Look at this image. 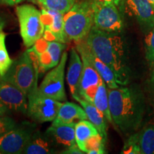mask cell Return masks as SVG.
I'll use <instances>...</instances> for the list:
<instances>
[{
  "label": "cell",
  "mask_w": 154,
  "mask_h": 154,
  "mask_svg": "<svg viewBox=\"0 0 154 154\" xmlns=\"http://www.w3.org/2000/svg\"><path fill=\"white\" fill-rule=\"evenodd\" d=\"M92 2H103V3H112L116 5L117 7L121 5L122 0H91Z\"/></svg>",
  "instance_id": "obj_32"
},
{
  "label": "cell",
  "mask_w": 154,
  "mask_h": 154,
  "mask_svg": "<svg viewBox=\"0 0 154 154\" xmlns=\"http://www.w3.org/2000/svg\"><path fill=\"white\" fill-rule=\"evenodd\" d=\"M109 109L113 124L124 135L134 134L143 118V96L138 88L119 86L108 88Z\"/></svg>",
  "instance_id": "obj_2"
},
{
  "label": "cell",
  "mask_w": 154,
  "mask_h": 154,
  "mask_svg": "<svg viewBox=\"0 0 154 154\" xmlns=\"http://www.w3.org/2000/svg\"><path fill=\"white\" fill-rule=\"evenodd\" d=\"M91 51L108 65L119 86H126L131 81L128 50L126 42L119 33L106 32L93 26L85 39Z\"/></svg>",
  "instance_id": "obj_1"
},
{
  "label": "cell",
  "mask_w": 154,
  "mask_h": 154,
  "mask_svg": "<svg viewBox=\"0 0 154 154\" xmlns=\"http://www.w3.org/2000/svg\"><path fill=\"white\" fill-rule=\"evenodd\" d=\"M146 59L150 67L154 68V27L149 31L144 39Z\"/></svg>",
  "instance_id": "obj_27"
},
{
  "label": "cell",
  "mask_w": 154,
  "mask_h": 154,
  "mask_svg": "<svg viewBox=\"0 0 154 154\" xmlns=\"http://www.w3.org/2000/svg\"><path fill=\"white\" fill-rule=\"evenodd\" d=\"M126 12L136 19L142 27L151 30L154 27V7L149 0H122Z\"/></svg>",
  "instance_id": "obj_12"
},
{
  "label": "cell",
  "mask_w": 154,
  "mask_h": 154,
  "mask_svg": "<svg viewBox=\"0 0 154 154\" xmlns=\"http://www.w3.org/2000/svg\"><path fill=\"white\" fill-rule=\"evenodd\" d=\"M152 82H153L154 84V68H153V75H152Z\"/></svg>",
  "instance_id": "obj_35"
},
{
  "label": "cell",
  "mask_w": 154,
  "mask_h": 154,
  "mask_svg": "<svg viewBox=\"0 0 154 154\" xmlns=\"http://www.w3.org/2000/svg\"><path fill=\"white\" fill-rule=\"evenodd\" d=\"M141 154H154V124L140 132Z\"/></svg>",
  "instance_id": "obj_22"
},
{
  "label": "cell",
  "mask_w": 154,
  "mask_h": 154,
  "mask_svg": "<svg viewBox=\"0 0 154 154\" xmlns=\"http://www.w3.org/2000/svg\"><path fill=\"white\" fill-rule=\"evenodd\" d=\"M24 0H0V2L9 6H14L21 3Z\"/></svg>",
  "instance_id": "obj_31"
},
{
  "label": "cell",
  "mask_w": 154,
  "mask_h": 154,
  "mask_svg": "<svg viewBox=\"0 0 154 154\" xmlns=\"http://www.w3.org/2000/svg\"><path fill=\"white\" fill-rule=\"evenodd\" d=\"M17 123L14 119L7 116H0V136L8 132L17 126Z\"/></svg>",
  "instance_id": "obj_28"
},
{
  "label": "cell",
  "mask_w": 154,
  "mask_h": 154,
  "mask_svg": "<svg viewBox=\"0 0 154 154\" xmlns=\"http://www.w3.org/2000/svg\"><path fill=\"white\" fill-rule=\"evenodd\" d=\"M76 124L49 126L46 131L52 137L61 151L76 143L75 138V126Z\"/></svg>",
  "instance_id": "obj_16"
},
{
  "label": "cell",
  "mask_w": 154,
  "mask_h": 154,
  "mask_svg": "<svg viewBox=\"0 0 154 154\" xmlns=\"http://www.w3.org/2000/svg\"><path fill=\"white\" fill-rule=\"evenodd\" d=\"M20 28V34L24 46L30 48L43 37L45 26L42 22L41 11L32 5H22L16 7Z\"/></svg>",
  "instance_id": "obj_5"
},
{
  "label": "cell",
  "mask_w": 154,
  "mask_h": 154,
  "mask_svg": "<svg viewBox=\"0 0 154 154\" xmlns=\"http://www.w3.org/2000/svg\"><path fill=\"white\" fill-rule=\"evenodd\" d=\"M27 1L34 4H38V0H27Z\"/></svg>",
  "instance_id": "obj_34"
},
{
  "label": "cell",
  "mask_w": 154,
  "mask_h": 154,
  "mask_svg": "<svg viewBox=\"0 0 154 154\" xmlns=\"http://www.w3.org/2000/svg\"><path fill=\"white\" fill-rule=\"evenodd\" d=\"M36 125L29 122H23L3 136H0V152L4 154H21L27 146Z\"/></svg>",
  "instance_id": "obj_7"
},
{
  "label": "cell",
  "mask_w": 154,
  "mask_h": 154,
  "mask_svg": "<svg viewBox=\"0 0 154 154\" xmlns=\"http://www.w3.org/2000/svg\"><path fill=\"white\" fill-rule=\"evenodd\" d=\"M73 98L80 103V105L82 106L83 109L85 111L88 120L96 126L100 135L106 141L107 121L105 119L103 113L95 106V105L93 103L86 101V100L82 99L79 96H75Z\"/></svg>",
  "instance_id": "obj_18"
},
{
  "label": "cell",
  "mask_w": 154,
  "mask_h": 154,
  "mask_svg": "<svg viewBox=\"0 0 154 154\" xmlns=\"http://www.w3.org/2000/svg\"><path fill=\"white\" fill-rule=\"evenodd\" d=\"M85 119H88L87 116L82 106L72 102H65L61 106L57 117L52 121L51 125L59 126L76 124L79 121Z\"/></svg>",
  "instance_id": "obj_15"
},
{
  "label": "cell",
  "mask_w": 154,
  "mask_h": 154,
  "mask_svg": "<svg viewBox=\"0 0 154 154\" xmlns=\"http://www.w3.org/2000/svg\"><path fill=\"white\" fill-rule=\"evenodd\" d=\"M5 24H6V22H5V19L0 16V32H1V31H2L3 28L5 26Z\"/></svg>",
  "instance_id": "obj_33"
},
{
  "label": "cell",
  "mask_w": 154,
  "mask_h": 154,
  "mask_svg": "<svg viewBox=\"0 0 154 154\" xmlns=\"http://www.w3.org/2000/svg\"><path fill=\"white\" fill-rule=\"evenodd\" d=\"M39 71L38 58L26 49L13 62L6 74L1 79L14 84L26 96L38 90V75Z\"/></svg>",
  "instance_id": "obj_3"
},
{
  "label": "cell",
  "mask_w": 154,
  "mask_h": 154,
  "mask_svg": "<svg viewBox=\"0 0 154 154\" xmlns=\"http://www.w3.org/2000/svg\"><path fill=\"white\" fill-rule=\"evenodd\" d=\"M51 15V21L48 26H45L46 29L49 30L54 36L56 41L61 43H66L69 40L64 29V14L58 11L47 9Z\"/></svg>",
  "instance_id": "obj_20"
},
{
  "label": "cell",
  "mask_w": 154,
  "mask_h": 154,
  "mask_svg": "<svg viewBox=\"0 0 154 154\" xmlns=\"http://www.w3.org/2000/svg\"><path fill=\"white\" fill-rule=\"evenodd\" d=\"M64 29L69 40L82 42L94 26V11L91 0L76 2L63 17Z\"/></svg>",
  "instance_id": "obj_4"
},
{
  "label": "cell",
  "mask_w": 154,
  "mask_h": 154,
  "mask_svg": "<svg viewBox=\"0 0 154 154\" xmlns=\"http://www.w3.org/2000/svg\"><path fill=\"white\" fill-rule=\"evenodd\" d=\"M94 26L106 32L120 33L124 28L122 17L117 6L112 3L92 2Z\"/></svg>",
  "instance_id": "obj_9"
},
{
  "label": "cell",
  "mask_w": 154,
  "mask_h": 154,
  "mask_svg": "<svg viewBox=\"0 0 154 154\" xmlns=\"http://www.w3.org/2000/svg\"><path fill=\"white\" fill-rule=\"evenodd\" d=\"M0 101L10 111L26 114L27 96L18 87L0 78Z\"/></svg>",
  "instance_id": "obj_11"
},
{
  "label": "cell",
  "mask_w": 154,
  "mask_h": 154,
  "mask_svg": "<svg viewBox=\"0 0 154 154\" xmlns=\"http://www.w3.org/2000/svg\"><path fill=\"white\" fill-rule=\"evenodd\" d=\"M27 114L35 122L42 123L53 121L57 117L62 102L43 96L38 90L32 92L27 96Z\"/></svg>",
  "instance_id": "obj_8"
},
{
  "label": "cell",
  "mask_w": 154,
  "mask_h": 154,
  "mask_svg": "<svg viewBox=\"0 0 154 154\" xmlns=\"http://www.w3.org/2000/svg\"><path fill=\"white\" fill-rule=\"evenodd\" d=\"M81 58L83 62V69L77 96L93 103L98 87L103 79L85 57L81 56Z\"/></svg>",
  "instance_id": "obj_10"
},
{
  "label": "cell",
  "mask_w": 154,
  "mask_h": 154,
  "mask_svg": "<svg viewBox=\"0 0 154 154\" xmlns=\"http://www.w3.org/2000/svg\"><path fill=\"white\" fill-rule=\"evenodd\" d=\"M61 149L57 146L50 135L41 131L36 130L23 151L24 154H52L61 152ZM59 152V153H60Z\"/></svg>",
  "instance_id": "obj_14"
},
{
  "label": "cell",
  "mask_w": 154,
  "mask_h": 154,
  "mask_svg": "<svg viewBox=\"0 0 154 154\" xmlns=\"http://www.w3.org/2000/svg\"><path fill=\"white\" fill-rule=\"evenodd\" d=\"M149 2H150V3L152 5V6L154 7V0H149Z\"/></svg>",
  "instance_id": "obj_36"
},
{
  "label": "cell",
  "mask_w": 154,
  "mask_h": 154,
  "mask_svg": "<svg viewBox=\"0 0 154 154\" xmlns=\"http://www.w3.org/2000/svg\"><path fill=\"white\" fill-rule=\"evenodd\" d=\"M76 0H38L43 8L58 11L65 14L72 9Z\"/></svg>",
  "instance_id": "obj_24"
},
{
  "label": "cell",
  "mask_w": 154,
  "mask_h": 154,
  "mask_svg": "<svg viewBox=\"0 0 154 154\" xmlns=\"http://www.w3.org/2000/svg\"><path fill=\"white\" fill-rule=\"evenodd\" d=\"M66 48V44L57 41H51L48 42L47 52L49 53L51 59L52 68L57 66L61 60V53Z\"/></svg>",
  "instance_id": "obj_25"
},
{
  "label": "cell",
  "mask_w": 154,
  "mask_h": 154,
  "mask_svg": "<svg viewBox=\"0 0 154 154\" xmlns=\"http://www.w3.org/2000/svg\"><path fill=\"white\" fill-rule=\"evenodd\" d=\"M6 36L7 34L0 32V78L3 77L9 70L14 61L9 57L6 47Z\"/></svg>",
  "instance_id": "obj_23"
},
{
  "label": "cell",
  "mask_w": 154,
  "mask_h": 154,
  "mask_svg": "<svg viewBox=\"0 0 154 154\" xmlns=\"http://www.w3.org/2000/svg\"><path fill=\"white\" fill-rule=\"evenodd\" d=\"M93 103L103 113L107 121H109L110 124H113L110 109H109L108 88L103 80H102L101 84H99V87H98L95 96H94Z\"/></svg>",
  "instance_id": "obj_21"
},
{
  "label": "cell",
  "mask_w": 154,
  "mask_h": 154,
  "mask_svg": "<svg viewBox=\"0 0 154 154\" xmlns=\"http://www.w3.org/2000/svg\"><path fill=\"white\" fill-rule=\"evenodd\" d=\"M83 62L81 56L76 48H72L70 52V59L67 69L66 80L72 97L77 96L78 86L82 76Z\"/></svg>",
  "instance_id": "obj_17"
},
{
  "label": "cell",
  "mask_w": 154,
  "mask_h": 154,
  "mask_svg": "<svg viewBox=\"0 0 154 154\" xmlns=\"http://www.w3.org/2000/svg\"><path fill=\"white\" fill-rule=\"evenodd\" d=\"M76 49L80 56L85 57L92 65V66L96 69V72L99 73L102 79L104 81L108 88H116L119 87V85L116 80L115 75L111 69L92 52L86 44L85 40L76 42Z\"/></svg>",
  "instance_id": "obj_13"
},
{
  "label": "cell",
  "mask_w": 154,
  "mask_h": 154,
  "mask_svg": "<svg viewBox=\"0 0 154 154\" xmlns=\"http://www.w3.org/2000/svg\"><path fill=\"white\" fill-rule=\"evenodd\" d=\"M0 153H1V152H0Z\"/></svg>",
  "instance_id": "obj_37"
},
{
  "label": "cell",
  "mask_w": 154,
  "mask_h": 154,
  "mask_svg": "<svg viewBox=\"0 0 154 154\" xmlns=\"http://www.w3.org/2000/svg\"><path fill=\"white\" fill-rule=\"evenodd\" d=\"M100 134L96 126L88 119L82 120L76 123L75 126V138L77 145L84 151V146L90 138Z\"/></svg>",
  "instance_id": "obj_19"
},
{
  "label": "cell",
  "mask_w": 154,
  "mask_h": 154,
  "mask_svg": "<svg viewBox=\"0 0 154 154\" xmlns=\"http://www.w3.org/2000/svg\"><path fill=\"white\" fill-rule=\"evenodd\" d=\"M139 135L140 133L131 134L125 142L121 153L122 154H141Z\"/></svg>",
  "instance_id": "obj_26"
},
{
  "label": "cell",
  "mask_w": 154,
  "mask_h": 154,
  "mask_svg": "<svg viewBox=\"0 0 154 154\" xmlns=\"http://www.w3.org/2000/svg\"><path fill=\"white\" fill-rule=\"evenodd\" d=\"M67 57V52H63L57 66L46 75L38 87V92L40 94L61 102L66 101L64 74Z\"/></svg>",
  "instance_id": "obj_6"
},
{
  "label": "cell",
  "mask_w": 154,
  "mask_h": 154,
  "mask_svg": "<svg viewBox=\"0 0 154 154\" xmlns=\"http://www.w3.org/2000/svg\"><path fill=\"white\" fill-rule=\"evenodd\" d=\"M60 153L62 154H83L85 153L84 151H82V150L79 149V146L77 145V143L74 144L70 147L66 148V149H63L62 151L60 152Z\"/></svg>",
  "instance_id": "obj_29"
},
{
  "label": "cell",
  "mask_w": 154,
  "mask_h": 154,
  "mask_svg": "<svg viewBox=\"0 0 154 154\" xmlns=\"http://www.w3.org/2000/svg\"><path fill=\"white\" fill-rule=\"evenodd\" d=\"M9 111H10V110L8 109V107L0 101V116H6L7 113H9Z\"/></svg>",
  "instance_id": "obj_30"
}]
</instances>
